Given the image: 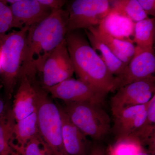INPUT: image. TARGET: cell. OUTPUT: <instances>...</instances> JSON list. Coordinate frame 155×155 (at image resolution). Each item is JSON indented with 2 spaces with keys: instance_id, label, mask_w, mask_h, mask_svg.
Returning <instances> with one entry per match:
<instances>
[{
  "instance_id": "44dd1931",
  "label": "cell",
  "mask_w": 155,
  "mask_h": 155,
  "mask_svg": "<svg viewBox=\"0 0 155 155\" xmlns=\"http://www.w3.org/2000/svg\"><path fill=\"white\" fill-rule=\"evenodd\" d=\"M111 11L135 23L147 18L137 0L110 1Z\"/></svg>"
},
{
  "instance_id": "277c9868",
  "label": "cell",
  "mask_w": 155,
  "mask_h": 155,
  "mask_svg": "<svg viewBox=\"0 0 155 155\" xmlns=\"http://www.w3.org/2000/svg\"><path fill=\"white\" fill-rule=\"evenodd\" d=\"M36 105L39 133L52 155H69L63 142L62 122L59 107L48 93L37 84Z\"/></svg>"
},
{
  "instance_id": "83f0119b",
  "label": "cell",
  "mask_w": 155,
  "mask_h": 155,
  "mask_svg": "<svg viewBox=\"0 0 155 155\" xmlns=\"http://www.w3.org/2000/svg\"><path fill=\"white\" fill-rule=\"evenodd\" d=\"M138 155H151L145 152L141 151V152Z\"/></svg>"
},
{
  "instance_id": "ba28073f",
  "label": "cell",
  "mask_w": 155,
  "mask_h": 155,
  "mask_svg": "<svg viewBox=\"0 0 155 155\" xmlns=\"http://www.w3.org/2000/svg\"><path fill=\"white\" fill-rule=\"evenodd\" d=\"M44 89L53 97L64 102H88L102 105L107 95L85 82L72 78Z\"/></svg>"
},
{
  "instance_id": "6da1fadb",
  "label": "cell",
  "mask_w": 155,
  "mask_h": 155,
  "mask_svg": "<svg viewBox=\"0 0 155 155\" xmlns=\"http://www.w3.org/2000/svg\"><path fill=\"white\" fill-rule=\"evenodd\" d=\"M69 13L63 8L52 11L48 17L28 28L19 79L22 76L35 82L51 53L65 38Z\"/></svg>"
},
{
  "instance_id": "4dcf8cb0",
  "label": "cell",
  "mask_w": 155,
  "mask_h": 155,
  "mask_svg": "<svg viewBox=\"0 0 155 155\" xmlns=\"http://www.w3.org/2000/svg\"><path fill=\"white\" fill-rule=\"evenodd\" d=\"M110 155H111V154H110Z\"/></svg>"
},
{
  "instance_id": "7a4b0ae2",
  "label": "cell",
  "mask_w": 155,
  "mask_h": 155,
  "mask_svg": "<svg viewBox=\"0 0 155 155\" xmlns=\"http://www.w3.org/2000/svg\"><path fill=\"white\" fill-rule=\"evenodd\" d=\"M78 30L67 32L65 37L74 72L78 79L107 95L112 91L114 76Z\"/></svg>"
},
{
  "instance_id": "d6986e66",
  "label": "cell",
  "mask_w": 155,
  "mask_h": 155,
  "mask_svg": "<svg viewBox=\"0 0 155 155\" xmlns=\"http://www.w3.org/2000/svg\"><path fill=\"white\" fill-rule=\"evenodd\" d=\"M155 34V18L148 17L134 23L133 43L142 49H153Z\"/></svg>"
},
{
  "instance_id": "d4e9b609",
  "label": "cell",
  "mask_w": 155,
  "mask_h": 155,
  "mask_svg": "<svg viewBox=\"0 0 155 155\" xmlns=\"http://www.w3.org/2000/svg\"><path fill=\"white\" fill-rule=\"evenodd\" d=\"M38 2L51 11L62 8L67 2V1L65 0H38Z\"/></svg>"
},
{
  "instance_id": "ac0fdd59",
  "label": "cell",
  "mask_w": 155,
  "mask_h": 155,
  "mask_svg": "<svg viewBox=\"0 0 155 155\" xmlns=\"http://www.w3.org/2000/svg\"><path fill=\"white\" fill-rule=\"evenodd\" d=\"M94 28L98 36L112 53L124 64L128 65L135 52V46L133 43L115 38L98 26Z\"/></svg>"
},
{
  "instance_id": "30bf717a",
  "label": "cell",
  "mask_w": 155,
  "mask_h": 155,
  "mask_svg": "<svg viewBox=\"0 0 155 155\" xmlns=\"http://www.w3.org/2000/svg\"><path fill=\"white\" fill-rule=\"evenodd\" d=\"M44 88L51 87L72 78L74 69L64 39L51 53L41 72Z\"/></svg>"
},
{
  "instance_id": "7402d4cb",
  "label": "cell",
  "mask_w": 155,
  "mask_h": 155,
  "mask_svg": "<svg viewBox=\"0 0 155 155\" xmlns=\"http://www.w3.org/2000/svg\"><path fill=\"white\" fill-rule=\"evenodd\" d=\"M14 152L18 155H52L48 147L39 133L24 147L15 150Z\"/></svg>"
},
{
  "instance_id": "ffe728a7",
  "label": "cell",
  "mask_w": 155,
  "mask_h": 155,
  "mask_svg": "<svg viewBox=\"0 0 155 155\" xmlns=\"http://www.w3.org/2000/svg\"><path fill=\"white\" fill-rule=\"evenodd\" d=\"M16 121L12 108L7 105L0 116V155H12L15 153L10 145Z\"/></svg>"
},
{
  "instance_id": "4fadbf2b",
  "label": "cell",
  "mask_w": 155,
  "mask_h": 155,
  "mask_svg": "<svg viewBox=\"0 0 155 155\" xmlns=\"http://www.w3.org/2000/svg\"><path fill=\"white\" fill-rule=\"evenodd\" d=\"M62 122V136L65 150L69 155H87L91 150L90 142L69 119L63 107L58 106Z\"/></svg>"
},
{
  "instance_id": "e0dca14e",
  "label": "cell",
  "mask_w": 155,
  "mask_h": 155,
  "mask_svg": "<svg viewBox=\"0 0 155 155\" xmlns=\"http://www.w3.org/2000/svg\"><path fill=\"white\" fill-rule=\"evenodd\" d=\"M39 133L37 112L16 122L10 145L13 150L22 148Z\"/></svg>"
},
{
  "instance_id": "3957f363",
  "label": "cell",
  "mask_w": 155,
  "mask_h": 155,
  "mask_svg": "<svg viewBox=\"0 0 155 155\" xmlns=\"http://www.w3.org/2000/svg\"><path fill=\"white\" fill-rule=\"evenodd\" d=\"M29 28L25 26L18 30L0 35V54L2 83L7 99L12 97L19 81L26 35Z\"/></svg>"
},
{
  "instance_id": "8992f818",
  "label": "cell",
  "mask_w": 155,
  "mask_h": 155,
  "mask_svg": "<svg viewBox=\"0 0 155 155\" xmlns=\"http://www.w3.org/2000/svg\"><path fill=\"white\" fill-rule=\"evenodd\" d=\"M69 13L68 32L97 27L111 12L110 1L75 0L67 9Z\"/></svg>"
},
{
  "instance_id": "1f68e13d",
  "label": "cell",
  "mask_w": 155,
  "mask_h": 155,
  "mask_svg": "<svg viewBox=\"0 0 155 155\" xmlns=\"http://www.w3.org/2000/svg\"><path fill=\"white\" fill-rule=\"evenodd\" d=\"M17 155H18V154H17Z\"/></svg>"
},
{
  "instance_id": "cb8c5ba5",
  "label": "cell",
  "mask_w": 155,
  "mask_h": 155,
  "mask_svg": "<svg viewBox=\"0 0 155 155\" xmlns=\"http://www.w3.org/2000/svg\"><path fill=\"white\" fill-rule=\"evenodd\" d=\"M118 142L117 146L111 152L112 155H138L142 151L141 147L134 142L128 140Z\"/></svg>"
},
{
  "instance_id": "603a6c76",
  "label": "cell",
  "mask_w": 155,
  "mask_h": 155,
  "mask_svg": "<svg viewBox=\"0 0 155 155\" xmlns=\"http://www.w3.org/2000/svg\"><path fill=\"white\" fill-rule=\"evenodd\" d=\"M13 28V17L6 1L0 0V35L5 34Z\"/></svg>"
},
{
  "instance_id": "52a82bcc",
  "label": "cell",
  "mask_w": 155,
  "mask_h": 155,
  "mask_svg": "<svg viewBox=\"0 0 155 155\" xmlns=\"http://www.w3.org/2000/svg\"><path fill=\"white\" fill-rule=\"evenodd\" d=\"M154 76L134 81L122 87L111 98V111L113 116L120 111L149 101L155 94Z\"/></svg>"
},
{
  "instance_id": "5b68a950",
  "label": "cell",
  "mask_w": 155,
  "mask_h": 155,
  "mask_svg": "<svg viewBox=\"0 0 155 155\" xmlns=\"http://www.w3.org/2000/svg\"><path fill=\"white\" fill-rule=\"evenodd\" d=\"M65 104L63 108L69 119L87 137L100 140L110 133V118L101 105L74 102Z\"/></svg>"
},
{
  "instance_id": "5bb4252c",
  "label": "cell",
  "mask_w": 155,
  "mask_h": 155,
  "mask_svg": "<svg viewBox=\"0 0 155 155\" xmlns=\"http://www.w3.org/2000/svg\"><path fill=\"white\" fill-rule=\"evenodd\" d=\"M14 96L12 112L16 122L27 117L36 110V85L30 79L22 76Z\"/></svg>"
},
{
  "instance_id": "8fae6325",
  "label": "cell",
  "mask_w": 155,
  "mask_h": 155,
  "mask_svg": "<svg viewBox=\"0 0 155 155\" xmlns=\"http://www.w3.org/2000/svg\"><path fill=\"white\" fill-rule=\"evenodd\" d=\"M6 2L9 4L12 12L13 28L29 27L41 22L51 12L38 0H8Z\"/></svg>"
},
{
  "instance_id": "f546056e",
  "label": "cell",
  "mask_w": 155,
  "mask_h": 155,
  "mask_svg": "<svg viewBox=\"0 0 155 155\" xmlns=\"http://www.w3.org/2000/svg\"><path fill=\"white\" fill-rule=\"evenodd\" d=\"M92 155H104L102 154L96 153V154H93Z\"/></svg>"
},
{
  "instance_id": "9c48e42d",
  "label": "cell",
  "mask_w": 155,
  "mask_h": 155,
  "mask_svg": "<svg viewBox=\"0 0 155 155\" xmlns=\"http://www.w3.org/2000/svg\"><path fill=\"white\" fill-rule=\"evenodd\" d=\"M155 71L154 50L142 49L135 46L133 58L120 75L114 76L112 91L134 81L153 76Z\"/></svg>"
},
{
  "instance_id": "2e32d148",
  "label": "cell",
  "mask_w": 155,
  "mask_h": 155,
  "mask_svg": "<svg viewBox=\"0 0 155 155\" xmlns=\"http://www.w3.org/2000/svg\"><path fill=\"white\" fill-rule=\"evenodd\" d=\"M84 31L91 45L96 51H98L99 56L111 74L116 76L121 74L127 65L118 59L103 42L97 34L94 27Z\"/></svg>"
},
{
  "instance_id": "f1b7e54d",
  "label": "cell",
  "mask_w": 155,
  "mask_h": 155,
  "mask_svg": "<svg viewBox=\"0 0 155 155\" xmlns=\"http://www.w3.org/2000/svg\"><path fill=\"white\" fill-rule=\"evenodd\" d=\"M1 54H0V70H1Z\"/></svg>"
},
{
  "instance_id": "7c38bea8",
  "label": "cell",
  "mask_w": 155,
  "mask_h": 155,
  "mask_svg": "<svg viewBox=\"0 0 155 155\" xmlns=\"http://www.w3.org/2000/svg\"><path fill=\"white\" fill-rule=\"evenodd\" d=\"M149 103L125 108L113 116V130L118 141L126 139L144 124Z\"/></svg>"
},
{
  "instance_id": "484cf974",
  "label": "cell",
  "mask_w": 155,
  "mask_h": 155,
  "mask_svg": "<svg viewBox=\"0 0 155 155\" xmlns=\"http://www.w3.org/2000/svg\"><path fill=\"white\" fill-rule=\"evenodd\" d=\"M145 13L147 15L155 16V0H137Z\"/></svg>"
},
{
  "instance_id": "4316f807",
  "label": "cell",
  "mask_w": 155,
  "mask_h": 155,
  "mask_svg": "<svg viewBox=\"0 0 155 155\" xmlns=\"http://www.w3.org/2000/svg\"><path fill=\"white\" fill-rule=\"evenodd\" d=\"M7 105H6L4 100L0 97V116L3 114L4 111L5 110Z\"/></svg>"
},
{
  "instance_id": "9a60e30c",
  "label": "cell",
  "mask_w": 155,
  "mask_h": 155,
  "mask_svg": "<svg viewBox=\"0 0 155 155\" xmlns=\"http://www.w3.org/2000/svg\"><path fill=\"white\" fill-rule=\"evenodd\" d=\"M134 23L128 18L111 11L98 27L115 38L133 43L131 37L133 39Z\"/></svg>"
}]
</instances>
